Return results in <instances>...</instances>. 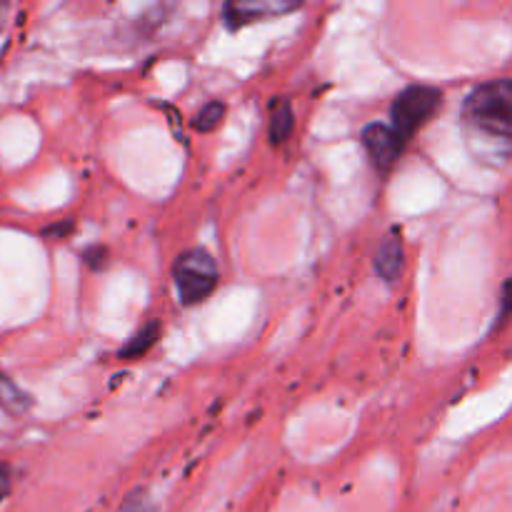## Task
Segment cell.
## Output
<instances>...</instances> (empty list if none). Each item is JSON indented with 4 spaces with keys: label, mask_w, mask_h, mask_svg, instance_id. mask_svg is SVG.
Masks as SVG:
<instances>
[{
    "label": "cell",
    "mask_w": 512,
    "mask_h": 512,
    "mask_svg": "<svg viewBox=\"0 0 512 512\" xmlns=\"http://www.w3.org/2000/svg\"><path fill=\"white\" fill-rule=\"evenodd\" d=\"M175 290L183 305H198L208 298L218 285V265L213 255L203 248L185 250L173 263Z\"/></svg>",
    "instance_id": "cell-2"
},
{
    "label": "cell",
    "mask_w": 512,
    "mask_h": 512,
    "mask_svg": "<svg viewBox=\"0 0 512 512\" xmlns=\"http://www.w3.org/2000/svg\"><path fill=\"white\" fill-rule=\"evenodd\" d=\"M405 265V250L403 240H400V233H390L388 238L380 243L378 253H375V270H378L380 278L388 285L398 283L400 275H403Z\"/></svg>",
    "instance_id": "cell-6"
},
{
    "label": "cell",
    "mask_w": 512,
    "mask_h": 512,
    "mask_svg": "<svg viewBox=\"0 0 512 512\" xmlns=\"http://www.w3.org/2000/svg\"><path fill=\"white\" fill-rule=\"evenodd\" d=\"M8 490H10V470L5 468V465H0V503L5 500Z\"/></svg>",
    "instance_id": "cell-12"
},
{
    "label": "cell",
    "mask_w": 512,
    "mask_h": 512,
    "mask_svg": "<svg viewBox=\"0 0 512 512\" xmlns=\"http://www.w3.org/2000/svg\"><path fill=\"white\" fill-rule=\"evenodd\" d=\"M293 110H290L288 100H280L273 105V113H270V140L273 143H285L288 135L293 133Z\"/></svg>",
    "instance_id": "cell-8"
},
{
    "label": "cell",
    "mask_w": 512,
    "mask_h": 512,
    "mask_svg": "<svg viewBox=\"0 0 512 512\" xmlns=\"http://www.w3.org/2000/svg\"><path fill=\"white\" fill-rule=\"evenodd\" d=\"M300 3H283V0H240V3H228L223 8V20L228 28H243V25L255 23V20L275 18L298 10Z\"/></svg>",
    "instance_id": "cell-5"
},
{
    "label": "cell",
    "mask_w": 512,
    "mask_h": 512,
    "mask_svg": "<svg viewBox=\"0 0 512 512\" xmlns=\"http://www.w3.org/2000/svg\"><path fill=\"white\" fill-rule=\"evenodd\" d=\"M28 405H30L28 395L20 393V388H15L8 378H3V375H0V408L15 415V413H23Z\"/></svg>",
    "instance_id": "cell-9"
},
{
    "label": "cell",
    "mask_w": 512,
    "mask_h": 512,
    "mask_svg": "<svg viewBox=\"0 0 512 512\" xmlns=\"http://www.w3.org/2000/svg\"><path fill=\"white\" fill-rule=\"evenodd\" d=\"M225 115V105L220 100H210L203 108L198 110V115L193 118V128L200 130V133H210L213 128H218V123Z\"/></svg>",
    "instance_id": "cell-10"
},
{
    "label": "cell",
    "mask_w": 512,
    "mask_h": 512,
    "mask_svg": "<svg viewBox=\"0 0 512 512\" xmlns=\"http://www.w3.org/2000/svg\"><path fill=\"white\" fill-rule=\"evenodd\" d=\"M360 138H363V148L368 150L370 160L378 170H388L398 160L400 150L405 145V140L395 133L393 125L385 123H370Z\"/></svg>",
    "instance_id": "cell-4"
},
{
    "label": "cell",
    "mask_w": 512,
    "mask_h": 512,
    "mask_svg": "<svg viewBox=\"0 0 512 512\" xmlns=\"http://www.w3.org/2000/svg\"><path fill=\"white\" fill-rule=\"evenodd\" d=\"M440 90L430 88V85H410L403 93L395 98L393 110H390V120H393L395 133L403 140H408L410 135L418 128H423L433 113L440 105Z\"/></svg>",
    "instance_id": "cell-3"
},
{
    "label": "cell",
    "mask_w": 512,
    "mask_h": 512,
    "mask_svg": "<svg viewBox=\"0 0 512 512\" xmlns=\"http://www.w3.org/2000/svg\"><path fill=\"white\" fill-rule=\"evenodd\" d=\"M158 335H160V323H158V320H150V323L143 325V328H140L138 333H135L133 338L128 340V345L120 350V358H123V360L143 358V355L148 353V350L155 345Z\"/></svg>",
    "instance_id": "cell-7"
},
{
    "label": "cell",
    "mask_w": 512,
    "mask_h": 512,
    "mask_svg": "<svg viewBox=\"0 0 512 512\" xmlns=\"http://www.w3.org/2000/svg\"><path fill=\"white\" fill-rule=\"evenodd\" d=\"M10 13V5L8 3H0V25H3V20H5V15Z\"/></svg>",
    "instance_id": "cell-13"
},
{
    "label": "cell",
    "mask_w": 512,
    "mask_h": 512,
    "mask_svg": "<svg viewBox=\"0 0 512 512\" xmlns=\"http://www.w3.org/2000/svg\"><path fill=\"white\" fill-rule=\"evenodd\" d=\"M118 512H155V505H153V500L143 493V490H138V493H133L125 498V503L120 505Z\"/></svg>",
    "instance_id": "cell-11"
},
{
    "label": "cell",
    "mask_w": 512,
    "mask_h": 512,
    "mask_svg": "<svg viewBox=\"0 0 512 512\" xmlns=\"http://www.w3.org/2000/svg\"><path fill=\"white\" fill-rule=\"evenodd\" d=\"M463 120L478 140L512 150V80H490L465 98Z\"/></svg>",
    "instance_id": "cell-1"
}]
</instances>
